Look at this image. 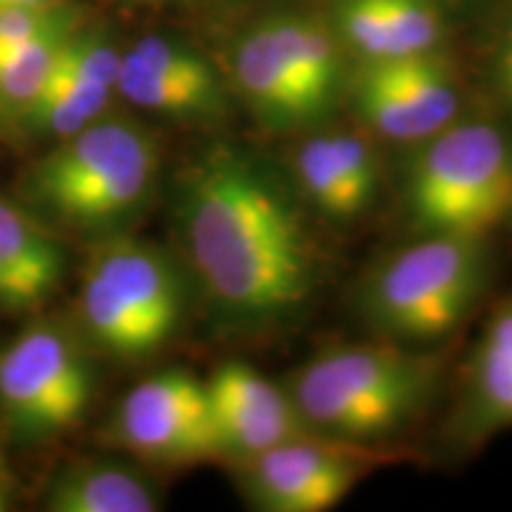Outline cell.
I'll use <instances>...</instances> for the list:
<instances>
[{
  "label": "cell",
  "instance_id": "6da1fadb",
  "mask_svg": "<svg viewBox=\"0 0 512 512\" xmlns=\"http://www.w3.org/2000/svg\"><path fill=\"white\" fill-rule=\"evenodd\" d=\"M176 200L192 271L230 325L273 328L309 304L318 252L306 202L264 155L209 145L183 169Z\"/></svg>",
  "mask_w": 512,
  "mask_h": 512
},
{
  "label": "cell",
  "instance_id": "7a4b0ae2",
  "mask_svg": "<svg viewBox=\"0 0 512 512\" xmlns=\"http://www.w3.org/2000/svg\"><path fill=\"white\" fill-rule=\"evenodd\" d=\"M437 370L432 358L394 342L344 344L309 358L283 387L306 430L370 446L418 418Z\"/></svg>",
  "mask_w": 512,
  "mask_h": 512
},
{
  "label": "cell",
  "instance_id": "3957f363",
  "mask_svg": "<svg viewBox=\"0 0 512 512\" xmlns=\"http://www.w3.org/2000/svg\"><path fill=\"white\" fill-rule=\"evenodd\" d=\"M162 155L155 136L126 119L100 117L57 140L24 176V195L50 219L79 230H112L145 207Z\"/></svg>",
  "mask_w": 512,
  "mask_h": 512
},
{
  "label": "cell",
  "instance_id": "277c9868",
  "mask_svg": "<svg viewBox=\"0 0 512 512\" xmlns=\"http://www.w3.org/2000/svg\"><path fill=\"white\" fill-rule=\"evenodd\" d=\"M406 207L422 235L486 240L512 211L510 133L489 119H456L422 140Z\"/></svg>",
  "mask_w": 512,
  "mask_h": 512
},
{
  "label": "cell",
  "instance_id": "5b68a950",
  "mask_svg": "<svg viewBox=\"0 0 512 512\" xmlns=\"http://www.w3.org/2000/svg\"><path fill=\"white\" fill-rule=\"evenodd\" d=\"M486 283L482 238L422 235L375 266L361 290V311L387 342H437L475 309Z\"/></svg>",
  "mask_w": 512,
  "mask_h": 512
},
{
  "label": "cell",
  "instance_id": "8992f818",
  "mask_svg": "<svg viewBox=\"0 0 512 512\" xmlns=\"http://www.w3.org/2000/svg\"><path fill=\"white\" fill-rule=\"evenodd\" d=\"M235 83L256 119L278 133L328 119L342 93V43L311 15H275L240 38Z\"/></svg>",
  "mask_w": 512,
  "mask_h": 512
},
{
  "label": "cell",
  "instance_id": "52a82bcc",
  "mask_svg": "<svg viewBox=\"0 0 512 512\" xmlns=\"http://www.w3.org/2000/svg\"><path fill=\"white\" fill-rule=\"evenodd\" d=\"M185 280L169 254L136 238L100 242L81 287V318L100 349L117 358H145L181 328Z\"/></svg>",
  "mask_w": 512,
  "mask_h": 512
},
{
  "label": "cell",
  "instance_id": "ba28073f",
  "mask_svg": "<svg viewBox=\"0 0 512 512\" xmlns=\"http://www.w3.org/2000/svg\"><path fill=\"white\" fill-rule=\"evenodd\" d=\"M91 396L86 358L55 325H34L0 356V406L19 437L48 439L72 430Z\"/></svg>",
  "mask_w": 512,
  "mask_h": 512
},
{
  "label": "cell",
  "instance_id": "9c48e42d",
  "mask_svg": "<svg viewBox=\"0 0 512 512\" xmlns=\"http://www.w3.org/2000/svg\"><path fill=\"white\" fill-rule=\"evenodd\" d=\"M373 446L306 432L242 463L249 503L264 512H325L382 463Z\"/></svg>",
  "mask_w": 512,
  "mask_h": 512
},
{
  "label": "cell",
  "instance_id": "30bf717a",
  "mask_svg": "<svg viewBox=\"0 0 512 512\" xmlns=\"http://www.w3.org/2000/svg\"><path fill=\"white\" fill-rule=\"evenodd\" d=\"M114 439L152 463L185 465L221 456L207 380L169 368L145 377L121 399Z\"/></svg>",
  "mask_w": 512,
  "mask_h": 512
},
{
  "label": "cell",
  "instance_id": "8fae6325",
  "mask_svg": "<svg viewBox=\"0 0 512 512\" xmlns=\"http://www.w3.org/2000/svg\"><path fill=\"white\" fill-rule=\"evenodd\" d=\"M351 95L363 124L396 143H422L460 110L456 81L439 53L363 62Z\"/></svg>",
  "mask_w": 512,
  "mask_h": 512
},
{
  "label": "cell",
  "instance_id": "7c38bea8",
  "mask_svg": "<svg viewBox=\"0 0 512 512\" xmlns=\"http://www.w3.org/2000/svg\"><path fill=\"white\" fill-rule=\"evenodd\" d=\"M207 389L221 456L245 463L309 432L283 384L271 382L247 363H223L207 380Z\"/></svg>",
  "mask_w": 512,
  "mask_h": 512
},
{
  "label": "cell",
  "instance_id": "4fadbf2b",
  "mask_svg": "<svg viewBox=\"0 0 512 512\" xmlns=\"http://www.w3.org/2000/svg\"><path fill=\"white\" fill-rule=\"evenodd\" d=\"M292 181L306 207L347 223L366 214L380 188V157L368 138L349 131L316 133L299 145Z\"/></svg>",
  "mask_w": 512,
  "mask_h": 512
},
{
  "label": "cell",
  "instance_id": "5bb4252c",
  "mask_svg": "<svg viewBox=\"0 0 512 512\" xmlns=\"http://www.w3.org/2000/svg\"><path fill=\"white\" fill-rule=\"evenodd\" d=\"M330 27L363 62L437 53L446 31L434 0H335Z\"/></svg>",
  "mask_w": 512,
  "mask_h": 512
},
{
  "label": "cell",
  "instance_id": "9a60e30c",
  "mask_svg": "<svg viewBox=\"0 0 512 512\" xmlns=\"http://www.w3.org/2000/svg\"><path fill=\"white\" fill-rule=\"evenodd\" d=\"M64 275L55 235L29 209L0 197V306L31 309L50 297Z\"/></svg>",
  "mask_w": 512,
  "mask_h": 512
},
{
  "label": "cell",
  "instance_id": "2e32d148",
  "mask_svg": "<svg viewBox=\"0 0 512 512\" xmlns=\"http://www.w3.org/2000/svg\"><path fill=\"white\" fill-rule=\"evenodd\" d=\"M53 512H155L159 494L133 467L110 460H86L62 470L48 486Z\"/></svg>",
  "mask_w": 512,
  "mask_h": 512
},
{
  "label": "cell",
  "instance_id": "e0dca14e",
  "mask_svg": "<svg viewBox=\"0 0 512 512\" xmlns=\"http://www.w3.org/2000/svg\"><path fill=\"white\" fill-rule=\"evenodd\" d=\"M465 413L477 437L512 427V302L489 318L472 354Z\"/></svg>",
  "mask_w": 512,
  "mask_h": 512
},
{
  "label": "cell",
  "instance_id": "ac0fdd59",
  "mask_svg": "<svg viewBox=\"0 0 512 512\" xmlns=\"http://www.w3.org/2000/svg\"><path fill=\"white\" fill-rule=\"evenodd\" d=\"M117 91L140 110L176 119H209L223 112L219 76H176L140 67L121 55Z\"/></svg>",
  "mask_w": 512,
  "mask_h": 512
},
{
  "label": "cell",
  "instance_id": "d6986e66",
  "mask_svg": "<svg viewBox=\"0 0 512 512\" xmlns=\"http://www.w3.org/2000/svg\"><path fill=\"white\" fill-rule=\"evenodd\" d=\"M110 98V88L95 86V83L83 81L67 72L57 57L46 88L31 102L29 110L17 119V124L36 133V136L64 140L105 117Z\"/></svg>",
  "mask_w": 512,
  "mask_h": 512
},
{
  "label": "cell",
  "instance_id": "ffe728a7",
  "mask_svg": "<svg viewBox=\"0 0 512 512\" xmlns=\"http://www.w3.org/2000/svg\"><path fill=\"white\" fill-rule=\"evenodd\" d=\"M74 29L57 31L27 46L0 53V117L17 121L46 88L62 43Z\"/></svg>",
  "mask_w": 512,
  "mask_h": 512
},
{
  "label": "cell",
  "instance_id": "44dd1931",
  "mask_svg": "<svg viewBox=\"0 0 512 512\" xmlns=\"http://www.w3.org/2000/svg\"><path fill=\"white\" fill-rule=\"evenodd\" d=\"M60 64L67 72L91 81L95 86L117 91L121 55L107 38L100 34H79L74 31L67 36L60 50Z\"/></svg>",
  "mask_w": 512,
  "mask_h": 512
},
{
  "label": "cell",
  "instance_id": "7402d4cb",
  "mask_svg": "<svg viewBox=\"0 0 512 512\" xmlns=\"http://www.w3.org/2000/svg\"><path fill=\"white\" fill-rule=\"evenodd\" d=\"M67 29H72V17L62 3L48 8H0V53Z\"/></svg>",
  "mask_w": 512,
  "mask_h": 512
},
{
  "label": "cell",
  "instance_id": "603a6c76",
  "mask_svg": "<svg viewBox=\"0 0 512 512\" xmlns=\"http://www.w3.org/2000/svg\"><path fill=\"white\" fill-rule=\"evenodd\" d=\"M491 74H494V86L505 105L512 110V10L503 19L501 31L496 36L494 57H491Z\"/></svg>",
  "mask_w": 512,
  "mask_h": 512
},
{
  "label": "cell",
  "instance_id": "cb8c5ba5",
  "mask_svg": "<svg viewBox=\"0 0 512 512\" xmlns=\"http://www.w3.org/2000/svg\"><path fill=\"white\" fill-rule=\"evenodd\" d=\"M60 3L62 0H0V8H48Z\"/></svg>",
  "mask_w": 512,
  "mask_h": 512
},
{
  "label": "cell",
  "instance_id": "d4e9b609",
  "mask_svg": "<svg viewBox=\"0 0 512 512\" xmlns=\"http://www.w3.org/2000/svg\"><path fill=\"white\" fill-rule=\"evenodd\" d=\"M8 510V496H5V491L0 489V512Z\"/></svg>",
  "mask_w": 512,
  "mask_h": 512
},
{
  "label": "cell",
  "instance_id": "484cf974",
  "mask_svg": "<svg viewBox=\"0 0 512 512\" xmlns=\"http://www.w3.org/2000/svg\"><path fill=\"white\" fill-rule=\"evenodd\" d=\"M510 219H512V211H510Z\"/></svg>",
  "mask_w": 512,
  "mask_h": 512
}]
</instances>
